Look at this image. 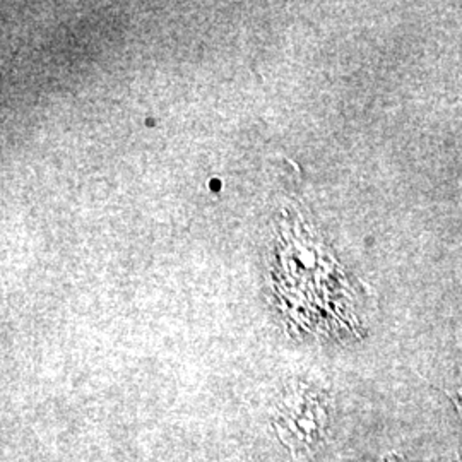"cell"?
Returning a JSON list of instances; mask_svg holds the SVG:
<instances>
[{"mask_svg": "<svg viewBox=\"0 0 462 462\" xmlns=\"http://www.w3.org/2000/svg\"><path fill=\"white\" fill-rule=\"evenodd\" d=\"M286 430L297 446L307 448L314 446L324 435L329 421L326 397L320 394H303L293 401L286 411Z\"/></svg>", "mask_w": 462, "mask_h": 462, "instance_id": "obj_1", "label": "cell"}]
</instances>
